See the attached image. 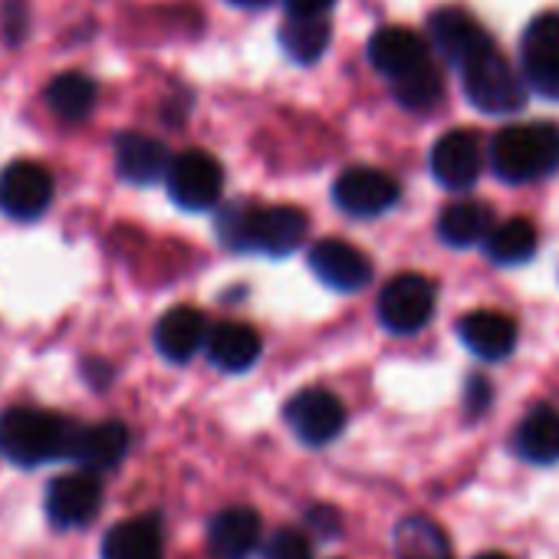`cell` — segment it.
<instances>
[{"instance_id": "cell-1", "label": "cell", "mask_w": 559, "mask_h": 559, "mask_svg": "<svg viewBox=\"0 0 559 559\" xmlns=\"http://www.w3.org/2000/svg\"><path fill=\"white\" fill-rule=\"evenodd\" d=\"M307 214L290 204L257 207L247 201H234L217 214V237L230 250H260L270 257H287L307 240Z\"/></svg>"}, {"instance_id": "cell-2", "label": "cell", "mask_w": 559, "mask_h": 559, "mask_svg": "<svg viewBox=\"0 0 559 559\" xmlns=\"http://www.w3.org/2000/svg\"><path fill=\"white\" fill-rule=\"evenodd\" d=\"M76 425L44 408H8L0 415V454L11 464L37 467L70 457Z\"/></svg>"}, {"instance_id": "cell-3", "label": "cell", "mask_w": 559, "mask_h": 559, "mask_svg": "<svg viewBox=\"0 0 559 559\" xmlns=\"http://www.w3.org/2000/svg\"><path fill=\"white\" fill-rule=\"evenodd\" d=\"M490 165L497 178L523 185L556 171L559 165V129L549 122L507 126L490 142Z\"/></svg>"}, {"instance_id": "cell-4", "label": "cell", "mask_w": 559, "mask_h": 559, "mask_svg": "<svg viewBox=\"0 0 559 559\" xmlns=\"http://www.w3.org/2000/svg\"><path fill=\"white\" fill-rule=\"evenodd\" d=\"M457 70L464 80V96L471 99L474 109H480L487 116H510V112L523 109L526 86L513 73V67L500 57L493 40L484 50H477L471 60H464Z\"/></svg>"}, {"instance_id": "cell-5", "label": "cell", "mask_w": 559, "mask_h": 559, "mask_svg": "<svg viewBox=\"0 0 559 559\" xmlns=\"http://www.w3.org/2000/svg\"><path fill=\"white\" fill-rule=\"evenodd\" d=\"M168 194L185 211H211L221 201L224 191V171L221 162L201 148H188L171 158L168 168Z\"/></svg>"}, {"instance_id": "cell-6", "label": "cell", "mask_w": 559, "mask_h": 559, "mask_svg": "<svg viewBox=\"0 0 559 559\" xmlns=\"http://www.w3.org/2000/svg\"><path fill=\"white\" fill-rule=\"evenodd\" d=\"M435 313V284L418 273H402L379 294V320L385 330L408 336L428 326Z\"/></svg>"}, {"instance_id": "cell-7", "label": "cell", "mask_w": 559, "mask_h": 559, "mask_svg": "<svg viewBox=\"0 0 559 559\" xmlns=\"http://www.w3.org/2000/svg\"><path fill=\"white\" fill-rule=\"evenodd\" d=\"M523 73L533 93L559 99V14H539L523 31Z\"/></svg>"}, {"instance_id": "cell-8", "label": "cell", "mask_w": 559, "mask_h": 559, "mask_svg": "<svg viewBox=\"0 0 559 559\" xmlns=\"http://www.w3.org/2000/svg\"><path fill=\"white\" fill-rule=\"evenodd\" d=\"M284 415H287V425L294 428V435L304 444H310V448L330 444L346 428V408L326 389H304V392H297L287 402Z\"/></svg>"}, {"instance_id": "cell-9", "label": "cell", "mask_w": 559, "mask_h": 559, "mask_svg": "<svg viewBox=\"0 0 559 559\" xmlns=\"http://www.w3.org/2000/svg\"><path fill=\"white\" fill-rule=\"evenodd\" d=\"M333 201L353 217H376L399 201V181L379 168H346L333 185Z\"/></svg>"}, {"instance_id": "cell-10", "label": "cell", "mask_w": 559, "mask_h": 559, "mask_svg": "<svg viewBox=\"0 0 559 559\" xmlns=\"http://www.w3.org/2000/svg\"><path fill=\"white\" fill-rule=\"evenodd\" d=\"M99 507H103V487L93 471L63 474L47 490V513L60 530L86 526L99 513Z\"/></svg>"}, {"instance_id": "cell-11", "label": "cell", "mask_w": 559, "mask_h": 559, "mask_svg": "<svg viewBox=\"0 0 559 559\" xmlns=\"http://www.w3.org/2000/svg\"><path fill=\"white\" fill-rule=\"evenodd\" d=\"M310 266L313 273L323 280V284L336 294H359L362 287H369L372 280V263L369 257L346 243V240H320L313 250H310Z\"/></svg>"}, {"instance_id": "cell-12", "label": "cell", "mask_w": 559, "mask_h": 559, "mask_svg": "<svg viewBox=\"0 0 559 559\" xmlns=\"http://www.w3.org/2000/svg\"><path fill=\"white\" fill-rule=\"evenodd\" d=\"M53 201V175L40 162H14L0 181V204L17 221H37Z\"/></svg>"}, {"instance_id": "cell-13", "label": "cell", "mask_w": 559, "mask_h": 559, "mask_svg": "<svg viewBox=\"0 0 559 559\" xmlns=\"http://www.w3.org/2000/svg\"><path fill=\"white\" fill-rule=\"evenodd\" d=\"M480 168H484V152H480V139L471 129L444 132L431 148V175L451 191L471 188L480 178Z\"/></svg>"}, {"instance_id": "cell-14", "label": "cell", "mask_w": 559, "mask_h": 559, "mask_svg": "<svg viewBox=\"0 0 559 559\" xmlns=\"http://www.w3.org/2000/svg\"><path fill=\"white\" fill-rule=\"evenodd\" d=\"M369 63L392 83L431 63L425 40L408 27H382L369 40Z\"/></svg>"}, {"instance_id": "cell-15", "label": "cell", "mask_w": 559, "mask_h": 559, "mask_svg": "<svg viewBox=\"0 0 559 559\" xmlns=\"http://www.w3.org/2000/svg\"><path fill=\"white\" fill-rule=\"evenodd\" d=\"M129 451V428L122 421H99V425H76L70 457L83 471H112Z\"/></svg>"}, {"instance_id": "cell-16", "label": "cell", "mask_w": 559, "mask_h": 559, "mask_svg": "<svg viewBox=\"0 0 559 559\" xmlns=\"http://www.w3.org/2000/svg\"><path fill=\"white\" fill-rule=\"evenodd\" d=\"M428 31H431V40H435L438 53L454 67H461L464 60H471L477 50H484L490 44L484 27L467 11H457V8L435 11L428 17Z\"/></svg>"}, {"instance_id": "cell-17", "label": "cell", "mask_w": 559, "mask_h": 559, "mask_svg": "<svg viewBox=\"0 0 559 559\" xmlns=\"http://www.w3.org/2000/svg\"><path fill=\"white\" fill-rule=\"evenodd\" d=\"M260 543V516L250 507H227L207 523L211 559H247Z\"/></svg>"}, {"instance_id": "cell-18", "label": "cell", "mask_w": 559, "mask_h": 559, "mask_svg": "<svg viewBox=\"0 0 559 559\" xmlns=\"http://www.w3.org/2000/svg\"><path fill=\"white\" fill-rule=\"evenodd\" d=\"M457 336L461 343L487 362L507 359L516 346V323L503 313L493 310H474L457 323Z\"/></svg>"}, {"instance_id": "cell-19", "label": "cell", "mask_w": 559, "mask_h": 559, "mask_svg": "<svg viewBox=\"0 0 559 559\" xmlns=\"http://www.w3.org/2000/svg\"><path fill=\"white\" fill-rule=\"evenodd\" d=\"M116 168L132 185H152L162 175H168L171 155L158 139L142 132H126L116 142Z\"/></svg>"}, {"instance_id": "cell-20", "label": "cell", "mask_w": 559, "mask_h": 559, "mask_svg": "<svg viewBox=\"0 0 559 559\" xmlns=\"http://www.w3.org/2000/svg\"><path fill=\"white\" fill-rule=\"evenodd\" d=\"M204 343H207V323L204 313L194 307H175L155 326V346L168 362H188Z\"/></svg>"}, {"instance_id": "cell-21", "label": "cell", "mask_w": 559, "mask_h": 559, "mask_svg": "<svg viewBox=\"0 0 559 559\" xmlns=\"http://www.w3.org/2000/svg\"><path fill=\"white\" fill-rule=\"evenodd\" d=\"M513 448L530 464H556L559 461V412L549 405H536L516 428Z\"/></svg>"}, {"instance_id": "cell-22", "label": "cell", "mask_w": 559, "mask_h": 559, "mask_svg": "<svg viewBox=\"0 0 559 559\" xmlns=\"http://www.w3.org/2000/svg\"><path fill=\"white\" fill-rule=\"evenodd\" d=\"M103 559H162V526L155 516L116 523L103 539Z\"/></svg>"}, {"instance_id": "cell-23", "label": "cell", "mask_w": 559, "mask_h": 559, "mask_svg": "<svg viewBox=\"0 0 559 559\" xmlns=\"http://www.w3.org/2000/svg\"><path fill=\"white\" fill-rule=\"evenodd\" d=\"M260 336L243 323H221L207 333V359L224 372H247L260 359Z\"/></svg>"}, {"instance_id": "cell-24", "label": "cell", "mask_w": 559, "mask_h": 559, "mask_svg": "<svg viewBox=\"0 0 559 559\" xmlns=\"http://www.w3.org/2000/svg\"><path fill=\"white\" fill-rule=\"evenodd\" d=\"M493 227V211L484 201H457L448 204L438 217V234L451 247H474Z\"/></svg>"}, {"instance_id": "cell-25", "label": "cell", "mask_w": 559, "mask_h": 559, "mask_svg": "<svg viewBox=\"0 0 559 559\" xmlns=\"http://www.w3.org/2000/svg\"><path fill=\"white\" fill-rule=\"evenodd\" d=\"M487 257L500 266H516L536 253V227L526 217H510L484 237Z\"/></svg>"}, {"instance_id": "cell-26", "label": "cell", "mask_w": 559, "mask_h": 559, "mask_svg": "<svg viewBox=\"0 0 559 559\" xmlns=\"http://www.w3.org/2000/svg\"><path fill=\"white\" fill-rule=\"evenodd\" d=\"M96 96H99V90H96V83L86 76V73H60V76H53V83L47 86V103H50V109L60 116V119H70V122H76V119H86L90 112H93V106H96Z\"/></svg>"}, {"instance_id": "cell-27", "label": "cell", "mask_w": 559, "mask_h": 559, "mask_svg": "<svg viewBox=\"0 0 559 559\" xmlns=\"http://www.w3.org/2000/svg\"><path fill=\"white\" fill-rule=\"evenodd\" d=\"M280 47L297 63H317L330 47V24L323 17H294L280 27Z\"/></svg>"}, {"instance_id": "cell-28", "label": "cell", "mask_w": 559, "mask_h": 559, "mask_svg": "<svg viewBox=\"0 0 559 559\" xmlns=\"http://www.w3.org/2000/svg\"><path fill=\"white\" fill-rule=\"evenodd\" d=\"M395 543H399V559H451L448 536L428 516H408L395 530Z\"/></svg>"}, {"instance_id": "cell-29", "label": "cell", "mask_w": 559, "mask_h": 559, "mask_svg": "<svg viewBox=\"0 0 559 559\" xmlns=\"http://www.w3.org/2000/svg\"><path fill=\"white\" fill-rule=\"evenodd\" d=\"M392 90H395V99H399L405 109H412V112H428V109H435V106L441 103V96H444V80H441V73H438L435 63H425L421 70H415V73L395 80Z\"/></svg>"}, {"instance_id": "cell-30", "label": "cell", "mask_w": 559, "mask_h": 559, "mask_svg": "<svg viewBox=\"0 0 559 559\" xmlns=\"http://www.w3.org/2000/svg\"><path fill=\"white\" fill-rule=\"evenodd\" d=\"M263 559H313V543L304 530L280 526L266 536Z\"/></svg>"}, {"instance_id": "cell-31", "label": "cell", "mask_w": 559, "mask_h": 559, "mask_svg": "<svg viewBox=\"0 0 559 559\" xmlns=\"http://www.w3.org/2000/svg\"><path fill=\"white\" fill-rule=\"evenodd\" d=\"M307 523H310V530L320 533V536H336V533L343 530V516H340V510H333V507H310Z\"/></svg>"}, {"instance_id": "cell-32", "label": "cell", "mask_w": 559, "mask_h": 559, "mask_svg": "<svg viewBox=\"0 0 559 559\" xmlns=\"http://www.w3.org/2000/svg\"><path fill=\"white\" fill-rule=\"evenodd\" d=\"M294 17H323L336 0H284Z\"/></svg>"}, {"instance_id": "cell-33", "label": "cell", "mask_w": 559, "mask_h": 559, "mask_svg": "<svg viewBox=\"0 0 559 559\" xmlns=\"http://www.w3.org/2000/svg\"><path fill=\"white\" fill-rule=\"evenodd\" d=\"M487 402H490V385L484 379H471L467 382V408L471 412H484Z\"/></svg>"}, {"instance_id": "cell-34", "label": "cell", "mask_w": 559, "mask_h": 559, "mask_svg": "<svg viewBox=\"0 0 559 559\" xmlns=\"http://www.w3.org/2000/svg\"><path fill=\"white\" fill-rule=\"evenodd\" d=\"M230 4H234V8H250V11H253V8H263V4H270V0H230Z\"/></svg>"}, {"instance_id": "cell-35", "label": "cell", "mask_w": 559, "mask_h": 559, "mask_svg": "<svg viewBox=\"0 0 559 559\" xmlns=\"http://www.w3.org/2000/svg\"><path fill=\"white\" fill-rule=\"evenodd\" d=\"M477 559H510V556H503V552H484V556H477Z\"/></svg>"}]
</instances>
